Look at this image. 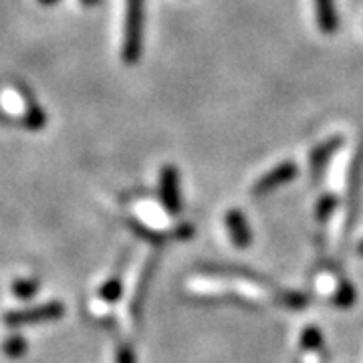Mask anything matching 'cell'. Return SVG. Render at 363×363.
Instances as JSON below:
<instances>
[{
    "instance_id": "7",
    "label": "cell",
    "mask_w": 363,
    "mask_h": 363,
    "mask_svg": "<svg viewBox=\"0 0 363 363\" xmlns=\"http://www.w3.org/2000/svg\"><path fill=\"white\" fill-rule=\"evenodd\" d=\"M23 93V104H25V116H23V125L28 131H40L47 125V113L43 105L28 93L26 89H21Z\"/></svg>"
},
{
    "instance_id": "19",
    "label": "cell",
    "mask_w": 363,
    "mask_h": 363,
    "mask_svg": "<svg viewBox=\"0 0 363 363\" xmlns=\"http://www.w3.org/2000/svg\"><path fill=\"white\" fill-rule=\"evenodd\" d=\"M359 255H363V240H362V245H359Z\"/></svg>"
},
{
    "instance_id": "15",
    "label": "cell",
    "mask_w": 363,
    "mask_h": 363,
    "mask_svg": "<svg viewBox=\"0 0 363 363\" xmlns=\"http://www.w3.org/2000/svg\"><path fill=\"white\" fill-rule=\"evenodd\" d=\"M337 206V198L333 194H325L319 198V202H317V210H315V214H317V218L323 222L327 220L331 214H333V210Z\"/></svg>"
},
{
    "instance_id": "11",
    "label": "cell",
    "mask_w": 363,
    "mask_h": 363,
    "mask_svg": "<svg viewBox=\"0 0 363 363\" xmlns=\"http://www.w3.org/2000/svg\"><path fill=\"white\" fill-rule=\"evenodd\" d=\"M323 345V335L317 327H307L301 335V347L305 351H317Z\"/></svg>"
},
{
    "instance_id": "14",
    "label": "cell",
    "mask_w": 363,
    "mask_h": 363,
    "mask_svg": "<svg viewBox=\"0 0 363 363\" xmlns=\"http://www.w3.org/2000/svg\"><path fill=\"white\" fill-rule=\"evenodd\" d=\"M37 281H33V279H18V281H14L13 283V293L14 297L18 298H30L37 295Z\"/></svg>"
},
{
    "instance_id": "12",
    "label": "cell",
    "mask_w": 363,
    "mask_h": 363,
    "mask_svg": "<svg viewBox=\"0 0 363 363\" xmlns=\"http://www.w3.org/2000/svg\"><path fill=\"white\" fill-rule=\"evenodd\" d=\"M353 301H355V289L351 283H341L337 286V291H335V295H333V305H337L341 309H347L353 305Z\"/></svg>"
},
{
    "instance_id": "17",
    "label": "cell",
    "mask_w": 363,
    "mask_h": 363,
    "mask_svg": "<svg viewBox=\"0 0 363 363\" xmlns=\"http://www.w3.org/2000/svg\"><path fill=\"white\" fill-rule=\"evenodd\" d=\"M81 4L83 6H97V4H101V0H81Z\"/></svg>"
},
{
    "instance_id": "10",
    "label": "cell",
    "mask_w": 363,
    "mask_h": 363,
    "mask_svg": "<svg viewBox=\"0 0 363 363\" xmlns=\"http://www.w3.org/2000/svg\"><path fill=\"white\" fill-rule=\"evenodd\" d=\"M26 341L21 335H13V337H9L4 341V345H2V351H4V355L6 357H11V359H18V357H23L26 353Z\"/></svg>"
},
{
    "instance_id": "16",
    "label": "cell",
    "mask_w": 363,
    "mask_h": 363,
    "mask_svg": "<svg viewBox=\"0 0 363 363\" xmlns=\"http://www.w3.org/2000/svg\"><path fill=\"white\" fill-rule=\"evenodd\" d=\"M116 363H135V353H133L130 345H121L117 350Z\"/></svg>"
},
{
    "instance_id": "8",
    "label": "cell",
    "mask_w": 363,
    "mask_h": 363,
    "mask_svg": "<svg viewBox=\"0 0 363 363\" xmlns=\"http://www.w3.org/2000/svg\"><path fill=\"white\" fill-rule=\"evenodd\" d=\"M341 143H343L341 138H331V140H327V142L319 143V145L313 150L311 157H309V166H311V172L315 176H319V174L327 168V164L331 162V157L337 154Z\"/></svg>"
},
{
    "instance_id": "6",
    "label": "cell",
    "mask_w": 363,
    "mask_h": 363,
    "mask_svg": "<svg viewBox=\"0 0 363 363\" xmlns=\"http://www.w3.org/2000/svg\"><path fill=\"white\" fill-rule=\"evenodd\" d=\"M317 26L325 35H335L339 28V14L335 0H313Z\"/></svg>"
},
{
    "instance_id": "4",
    "label": "cell",
    "mask_w": 363,
    "mask_h": 363,
    "mask_svg": "<svg viewBox=\"0 0 363 363\" xmlns=\"http://www.w3.org/2000/svg\"><path fill=\"white\" fill-rule=\"evenodd\" d=\"M160 200L169 214H178L182 210L180 174L174 166H164L160 172Z\"/></svg>"
},
{
    "instance_id": "5",
    "label": "cell",
    "mask_w": 363,
    "mask_h": 363,
    "mask_svg": "<svg viewBox=\"0 0 363 363\" xmlns=\"http://www.w3.org/2000/svg\"><path fill=\"white\" fill-rule=\"evenodd\" d=\"M224 222H226V230H228V236H230V240H233L234 247L236 248L250 247V242H252V233H250V226H248L245 214H242L238 208L228 210V214H226Z\"/></svg>"
},
{
    "instance_id": "3",
    "label": "cell",
    "mask_w": 363,
    "mask_h": 363,
    "mask_svg": "<svg viewBox=\"0 0 363 363\" xmlns=\"http://www.w3.org/2000/svg\"><path fill=\"white\" fill-rule=\"evenodd\" d=\"M297 174H298V168L295 162H283V164L274 166L271 172L262 174L259 180L255 182L252 192H255V196L269 194V192L277 190V188H281V186L291 184V182L297 178Z\"/></svg>"
},
{
    "instance_id": "13",
    "label": "cell",
    "mask_w": 363,
    "mask_h": 363,
    "mask_svg": "<svg viewBox=\"0 0 363 363\" xmlns=\"http://www.w3.org/2000/svg\"><path fill=\"white\" fill-rule=\"evenodd\" d=\"M121 293H123V285L119 279H111L107 281L101 289H99V298L105 301V303H116L121 298Z\"/></svg>"
},
{
    "instance_id": "9",
    "label": "cell",
    "mask_w": 363,
    "mask_h": 363,
    "mask_svg": "<svg viewBox=\"0 0 363 363\" xmlns=\"http://www.w3.org/2000/svg\"><path fill=\"white\" fill-rule=\"evenodd\" d=\"M279 303L286 307V309H293V311H303L307 309L309 305V295L305 293H298V291H285L279 295Z\"/></svg>"
},
{
    "instance_id": "1",
    "label": "cell",
    "mask_w": 363,
    "mask_h": 363,
    "mask_svg": "<svg viewBox=\"0 0 363 363\" xmlns=\"http://www.w3.org/2000/svg\"><path fill=\"white\" fill-rule=\"evenodd\" d=\"M143 23H145V0H125L121 59L128 65H135L142 59Z\"/></svg>"
},
{
    "instance_id": "2",
    "label": "cell",
    "mask_w": 363,
    "mask_h": 363,
    "mask_svg": "<svg viewBox=\"0 0 363 363\" xmlns=\"http://www.w3.org/2000/svg\"><path fill=\"white\" fill-rule=\"evenodd\" d=\"M65 315V305L59 301H51L39 307H30V309H21V311H11L4 315V323L9 327H28V325L49 323L57 321Z\"/></svg>"
},
{
    "instance_id": "18",
    "label": "cell",
    "mask_w": 363,
    "mask_h": 363,
    "mask_svg": "<svg viewBox=\"0 0 363 363\" xmlns=\"http://www.w3.org/2000/svg\"><path fill=\"white\" fill-rule=\"evenodd\" d=\"M61 0H39V4H43V6H55V4H59Z\"/></svg>"
}]
</instances>
